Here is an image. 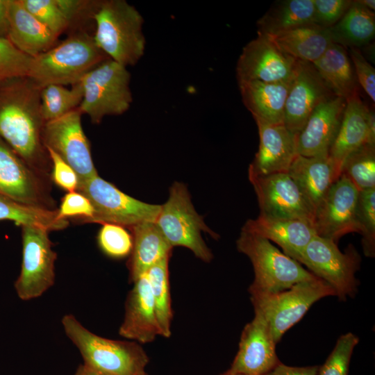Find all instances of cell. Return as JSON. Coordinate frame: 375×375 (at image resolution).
<instances>
[{
  "label": "cell",
  "instance_id": "28",
  "mask_svg": "<svg viewBox=\"0 0 375 375\" xmlns=\"http://www.w3.org/2000/svg\"><path fill=\"white\" fill-rule=\"evenodd\" d=\"M265 35L286 54L311 63L320 58L333 43L329 28L316 24Z\"/></svg>",
  "mask_w": 375,
  "mask_h": 375
},
{
  "label": "cell",
  "instance_id": "24",
  "mask_svg": "<svg viewBox=\"0 0 375 375\" xmlns=\"http://www.w3.org/2000/svg\"><path fill=\"white\" fill-rule=\"evenodd\" d=\"M7 38L22 52L33 58L56 44L58 37L21 3L9 1V28Z\"/></svg>",
  "mask_w": 375,
  "mask_h": 375
},
{
  "label": "cell",
  "instance_id": "49",
  "mask_svg": "<svg viewBox=\"0 0 375 375\" xmlns=\"http://www.w3.org/2000/svg\"><path fill=\"white\" fill-rule=\"evenodd\" d=\"M74 375H108V374L95 371L85 366L84 364H81L77 367Z\"/></svg>",
  "mask_w": 375,
  "mask_h": 375
},
{
  "label": "cell",
  "instance_id": "20",
  "mask_svg": "<svg viewBox=\"0 0 375 375\" xmlns=\"http://www.w3.org/2000/svg\"><path fill=\"white\" fill-rule=\"evenodd\" d=\"M346 99L332 97L319 103L311 112L297 135V153L306 157L328 154L338 133Z\"/></svg>",
  "mask_w": 375,
  "mask_h": 375
},
{
  "label": "cell",
  "instance_id": "45",
  "mask_svg": "<svg viewBox=\"0 0 375 375\" xmlns=\"http://www.w3.org/2000/svg\"><path fill=\"white\" fill-rule=\"evenodd\" d=\"M69 24L85 12H92L99 1L85 0H55Z\"/></svg>",
  "mask_w": 375,
  "mask_h": 375
},
{
  "label": "cell",
  "instance_id": "37",
  "mask_svg": "<svg viewBox=\"0 0 375 375\" xmlns=\"http://www.w3.org/2000/svg\"><path fill=\"white\" fill-rule=\"evenodd\" d=\"M100 249L112 258H123L131 254L133 248L132 235L124 226L103 224L97 235Z\"/></svg>",
  "mask_w": 375,
  "mask_h": 375
},
{
  "label": "cell",
  "instance_id": "29",
  "mask_svg": "<svg viewBox=\"0 0 375 375\" xmlns=\"http://www.w3.org/2000/svg\"><path fill=\"white\" fill-rule=\"evenodd\" d=\"M312 64L335 96L347 99L357 90L352 62L343 46L333 43Z\"/></svg>",
  "mask_w": 375,
  "mask_h": 375
},
{
  "label": "cell",
  "instance_id": "9",
  "mask_svg": "<svg viewBox=\"0 0 375 375\" xmlns=\"http://www.w3.org/2000/svg\"><path fill=\"white\" fill-rule=\"evenodd\" d=\"M298 262L327 283L340 299L356 294L358 285L356 273L361 259L352 244L342 252L337 243L316 235L303 249Z\"/></svg>",
  "mask_w": 375,
  "mask_h": 375
},
{
  "label": "cell",
  "instance_id": "47",
  "mask_svg": "<svg viewBox=\"0 0 375 375\" xmlns=\"http://www.w3.org/2000/svg\"><path fill=\"white\" fill-rule=\"evenodd\" d=\"M9 1L0 0V38H7L9 28Z\"/></svg>",
  "mask_w": 375,
  "mask_h": 375
},
{
  "label": "cell",
  "instance_id": "11",
  "mask_svg": "<svg viewBox=\"0 0 375 375\" xmlns=\"http://www.w3.org/2000/svg\"><path fill=\"white\" fill-rule=\"evenodd\" d=\"M22 227V262L15 283L19 298L24 301L42 296L55 282L57 254L47 230L35 226Z\"/></svg>",
  "mask_w": 375,
  "mask_h": 375
},
{
  "label": "cell",
  "instance_id": "4",
  "mask_svg": "<svg viewBox=\"0 0 375 375\" xmlns=\"http://www.w3.org/2000/svg\"><path fill=\"white\" fill-rule=\"evenodd\" d=\"M108 59L92 36L79 33L32 58L27 77L40 88L51 84L72 85Z\"/></svg>",
  "mask_w": 375,
  "mask_h": 375
},
{
  "label": "cell",
  "instance_id": "31",
  "mask_svg": "<svg viewBox=\"0 0 375 375\" xmlns=\"http://www.w3.org/2000/svg\"><path fill=\"white\" fill-rule=\"evenodd\" d=\"M329 30L333 43L345 48L365 46L374 38V12L352 1L344 16Z\"/></svg>",
  "mask_w": 375,
  "mask_h": 375
},
{
  "label": "cell",
  "instance_id": "8",
  "mask_svg": "<svg viewBox=\"0 0 375 375\" xmlns=\"http://www.w3.org/2000/svg\"><path fill=\"white\" fill-rule=\"evenodd\" d=\"M156 224L172 247L188 248L204 262L212 260V253L203 241L201 232L210 234L215 239L219 235L196 212L184 183L176 181L170 187L169 198L161 205Z\"/></svg>",
  "mask_w": 375,
  "mask_h": 375
},
{
  "label": "cell",
  "instance_id": "2",
  "mask_svg": "<svg viewBox=\"0 0 375 375\" xmlns=\"http://www.w3.org/2000/svg\"><path fill=\"white\" fill-rule=\"evenodd\" d=\"M96 45L111 60L127 67L135 65L145 49L144 19L125 0L99 1L92 14Z\"/></svg>",
  "mask_w": 375,
  "mask_h": 375
},
{
  "label": "cell",
  "instance_id": "43",
  "mask_svg": "<svg viewBox=\"0 0 375 375\" xmlns=\"http://www.w3.org/2000/svg\"><path fill=\"white\" fill-rule=\"evenodd\" d=\"M349 57L354 66V72L357 81L371 99L375 101V69L365 58L360 49L350 47Z\"/></svg>",
  "mask_w": 375,
  "mask_h": 375
},
{
  "label": "cell",
  "instance_id": "23",
  "mask_svg": "<svg viewBox=\"0 0 375 375\" xmlns=\"http://www.w3.org/2000/svg\"><path fill=\"white\" fill-rule=\"evenodd\" d=\"M288 174L315 210L340 172L328 154L312 157L297 155Z\"/></svg>",
  "mask_w": 375,
  "mask_h": 375
},
{
  "label": "cell",
  "instance_id": "6",
  "mask_svg": "<svg viewBox=\"0 0 375 375\" xmlns=\"http://www.w3.org/2000/svg\"><path fill=\"white\" fill-rule=\"evenodd\" d=\"M127 67L108 59L81 80L83 97L78 109L99 124L108 115L125 112L133 101Z\"/></svg>",
  "mask_w": 375,
  "mask_h": 375
},
{
  "label": "cell",
  "instance_id": "10",
  "mask_svg": "<svg viewBox=\"0 0 375 375\" xmlns=\"http://www.w3.org/2000/svg\"><path fill=\"white\" fill-rule=\"evenodd\" d=\"M77 191L90 201L94 215L89 222L115 224L128 228L156 222L161 205L147 203L119 190L99 175L79 183Z\"/></svg>",
  "mask_w": 375,
  "mask_h": 375
},
{
  "label": "cell",
  "instance_id": "18",
  "mask_svg": "<svg viewBox=\"0 0 375 375\" xmlns=\"http://www.w3.org/2000/svg\"><path fill=\"white\" fill-rule=\"evenodd\" d=\"M276 342L265 319L255 312L244 328L238 351L227 372L243 375H265L280 362Z\"/></svg>",
  "mask_w": 375,
  "mask_h": 375
},
{
  "label": "cell",
  "instance_id": "25",
  "mask_svg": "<svg viewBox=\"0 0 375 375\" xmlns=\"http://www.w3.org/2000/svg\"><path fill=\"white\" fill-rule=\"evenodd\" d=\"M292 81L266 83L253 80L238 82V86L243 103L253 118L281 124H284L285 101Z\"/></svg>",
  "mask_w": 375,
  "mask_h": 375
},
{
  "label": "cell",
  "instance_id": "19",
  "mask_svg": "<svg viewBox=\"0 0 375 375\" xmlns=\"http://www.w3.org/2000/svg\"><path fill=\"white\" fill-rule=\"evenodd\" d=\"M254 119L258 130L259 147L248 171L259 175L288 173L298 155L297 135L290 131L284 124H272L259 118Z\"/></svg>",
  "mask_w": 375,
  "mask_h": 375
},
{
  "label": "cell",
  "instance_id": "30",
  "mask_svg": "<svg viewBox=\"0 0 375 375\" xmlns=\"http://www.w3.org/2000/svg\"><path fill=\"white\" fill-rule=\"evenodd\" d=\"M315 24L312 0H284L275 3L257 22L258 32L274 35Z\"/></svg>",
  "mask_w": 375,
  "mask_h": 375
},
{
  "label": "cell",
  "instance_id": "16",
  "mask_svg": "<svg viewBox=\"0 0 375 375\" xmlns=\"http://www.w3.org/2000/svg\"><path fill=\"white\" fill-rule=\"evenodd\" d=\"M42 177L0 138V195L25 204L52 209Z\"/></svg>",
  "mask_w": 375,
  "mask_h": 375
},
{
  "label": "cell",
  "instance_id": "41",
  "mask_svg": "<svg viewBox=\"0 0 375 375\" xmlns=\"http://www.w3.org/2000/svg\"><path fill=\"white\" fill-rule=\"evenodd\" d=\"M58 216L62 219L78 217L89 222L94 215V208L87 197L78 191L67 192L62 199Z\"/></svg>",
  "mask_w": 375,
  "mask_h": 375
},
{
  "label": "cell",
  "instance_id": "27",
  "mask_svg": "<svg viewBox=\"0 0 375 375\" xmlns=\"http://www.w3.org/2000/svg\"><path fill=\"white\" fill-rule=\"evenodd\" d=\"M129 229L133 248L127 266L130 281L133 283L155 264L170 257L173 247L156 222H142Z\"/></svg>",
  "mask_w": 375,
  "mask_h": 375
},
{
  "label": "cell",
  "instance_id": "33",
  "mask_svg": "<svg viewBox=\"0 0 375 375\" xmlns=\"http://www.w3.org/2000/svg\"><path fill=\"white\" fill-rule=\"evenodd\" d=\"M166 258L152 266L146 275L154 302L160 335L169 338L173 317L169 282V260Z\"/></svg>",
  "mask_w": 375,
  "mask_h": 375
},
{
  "label": "cell",
  "instance_id": "22",
  "mask_svg": "<svg viewBox=\"0 0 375 375\" xmlns=\"http://www.w3.org/2000/svg\"><path fill=\"white\" fill-rule=\"evenodd\" d=\"M242 230L275 242L285 255L297 261L303 249L317 235L314 227L306 222L278 219L260 214L256 219H248Z\"/></svg>",
  "mask_w": 375,
  "mask_h": 375
},
{
  "label": "cell",
  "instance_id": "26",
  "mask_svg": "<svg viewBox=\"0 0 375 375\" xmlns=\"http://www.w3.org/2000/svg\"><path fill=\"white\" fill-rule=\"evenodd\" d=\"M366 112L367 104L361 100L357 90L346 99L338 133L328 151V156L340 174L345 158L354 150L368 144Z\"/></svg>",
  "mask_w": 375,
  "mask_h": 375
},
{
  "label": "cell",
  "instance_id": "36",
  "mask_svg": "<svg viewBox=\"0 0 375 375\" xmlns=\"http://www.w3.org/2000/svg\"><path fill=\"white\" fill-rule=\"evenodd\" d=\"M358 233L362 235L364 254H375V188L359 191L357 202Z\"/></svg>",
  "mask_w": 375,
  "mask_h": 375
},
{
  "label": "cell",
  "instance_id": "40",
  "mask_svg": "<svg viewBox=\"0 0 375 375\" xmlns=\"http://www.w3.org/2000/svg\"><path fill=\"white\" fill-rule=\"evenodd\" d=\"M22 6L56 36L62 33L69 23L55 0H19Z\"/></svg>",
  "mask_w": 375,
  "mask_h": 375
},
{
  "label": "cell",
  "instance_id": "50",
  "mask_svg": "<svg viewBox=\"0 0 375 375\" xmlns=\"http://www.w3.org/2000/svg\"><path fill=\"white\" fill-rule=\"evenodd\" d=\"M356 1L364 6L365 8L374 11L375 10V1L374 0H356Z\"/></svg>",
  "mask_w": 375,
  "mask_h": 375
},
{
  "label": "cell",
  "instance_id": "42",
  "mask_svg": "<svg viewBox=\"0 0 375 375\" xmlns=\"http://www.w3.org/2000/svg\"><path fill=\"white\" fill-rule=\"evenodd\" d=\"M315 24L325 28L334 26L346 13L351 0H312Z\"/></svg>",
  "mask_w": 375,
  "mask_h": 375
},
{
  "label": "cell",
  "instance_id": "12",
  "mask_svg": "<svg viewBox=\"0 0 375 375\" xmlns=\"http://www.w3.org/2000/svg\"><path fill=\"white\" fill-rule=\"evenodd\" d=\"M81 115L76 108L58 119L45 122L42 131L44 147L53 150L73 168L79 183L98 175L90 142L83 129Z\"/></svg>",
  "mask_w": 375,
  "mask_h": 375
},
{
  "label": "cell",
  "instance_id": "44",
  "mask_svg": "<svg viewBox=\"0 0 375 375\" xmlns=\"http://www.w3.org/2000/svg\"><path fill=\"white\" fill-rule=\"evenodd\" d=\"M52 165V181L67 192L77 191L79 180L76 172L53 150L45 148Z\"/></svg>",
  "mask_w": 375,
  "mask_h": 375
},
{
  "label": "cell",
  "instance_id": "5",
  "mask_svg": "<svg viewBox=\"0 0 375 375\" xmlns=\"http://www.w3.org/2000/svg\"><path fill=\"white\" fill-rule=\"evenodd\" d=\"M236 244L238 250L249 258L253 267L254 280L249 288L250 294L276 293L317 278L298 261L260 236L241 230Z\"/></svg>",
  "mask_w": 375,
  "mask_h": 375
},
{
  "label": "cell",
  "instance_id": "48",
  "mask_svg": "<svg viewBox=\"0 0 375 375\" xmlns=\"http://www.w3.org/2000/svg\"><path fill=\"white\" fill-rule=\"evenodd\" d=\"M367 122L368 127V144L375 145V115L374 110L367 105Z\"/></svg>",
  "mask_w": 375,
  "mask_h": 375
},
{
  "label": "cell",
  "instance_id": "32",
  "mask_svg": "<svg viewBox=\"0 0 375 375\" xmlns=\"http://www.w3.org/2000/svg\"><path fill=\"white\" fill-rule=\"evenodd\" d=\"M10 220L22 226L44 228L48 231L67 227V219L60 218L56 210L20 203L0 195V221Z\"/></svg>",
  "mask_w": 375,
  "mask_h": 375
},
{
  "label": "cell",
  "instance_id": "15",
  "mask_svg": "<svg viewBox=\"0 0 375 375\" xmlns=\"http://www.w3.org/2000/svg\"><path fill=\"white\" fill-rule=\"evenodd\" d=\"M358 193L353 183L340 175L315 210L313 227L317 235L337 243L344 235L358 233Z\"/></svg>",
  "mask_w": 375,
  "mask_h": 375
},
{
  "label": "cell",
  "instance_id": "3",
  "mask_svg": "<svg viewBox=\"0 0 375 375\" xmlns=\"http://www.w3.org/2000/svg\"><path fill=\"white\" fill-rule=\"evenodd\" d=\"M65 335L80 352L85 366L108 375H144L149 358L136 342L110 340L89 331L75 316L62 317Z\"/></svg>",
  "mask_w": 375,
  "mask_h": 375
},
{
  "label": "cell",
  "instance_id": "17",
  "mask_svg": "<svg viewBox=\"0 0 375 375\" xmlns=\"http://www.w3.org/2000/svg\"><path fill=\"white\" fill-rule=\"evenodd\" d=\"M334 96L311 62L297 60L295 74L285 101L284 125L297 135L312 110Z\"/></svg>",
  "mask_w": 375,
  "mask_h": 375
},
{
  "label": "cell",
  "instance_id": "21",
  "mask_svg": "<svg viewBox=\"0 0 375 375\" xmlns=\"http://www.w3.org/2000/svg\"><path fill=\"white\" fill-rule=\"evenodd\" d=\"M125 303V313L119 334L138 343L153 342L160 331L146 273L133 283Z\"/></svg>",
  "mask_w": 375,
  "mask_h": 375
},
{
  "label": "cell",
  "instance_id": "34",
  "mask_svg": "<svg viewBox=\"0 0 375 375\" xmlns=\"http://www.w3.org/2000/svg\"><path fill=\"white\" fill-rule=\"evenodd\" d=\"M83 97L81 82L67 89L61 85H47L40 90V111L44 122L58 119L78 108Z\"/></svg>",
  "mask_w": 375,
  "mask_h": 375
},
{
  "label": "cell",
  "instance_id": "1",
  "mask_svg": "<svg viewBox=\"0 0 375 375\" xmlns=\"http://www.w3.org/2000/svg\"><path fill=\"white\" fill-rule=\"evenodd\" d=\"M40 90L28 77L0 83V138L44 176L51 161L42 140Z\"/></svg>",
  "mask_w": 375,
  "mask_h": 375
},
{
  "label": "cell",
  "instance_id": "39",
  "mask_svg": "<svg viewBox=\"0 0 375 375\" xmlns=\"http://www.w3.org/2000/svg\"><path fill=\"white\" fill-rule=\"evenodd\" d=\"M359 338L352 333L341 335L317 375H348L351 357Z\"/></svg>",
  "mask_w": 375,
  "mask_h": 375
},
{
  "label": "cell",
  "instance_id": "7",
  "mask_svg": "<svg viewBox=\"0 0 375 375\" xmlns=\"http://www.w3.org/2000/svg\"><path fill=\"white\" fill-rule=\"evenodd\" d=\"M250 295L254 312L265 319L277 344L315 302L335 293L327 283L317 277L298 283L279 292L251 293Z\"/></svg>",
  "mask_w": 375,
  "mask_h": 375
},
{
  "label": "cell",
  "instance_id": "38",
  "mask_svg": "<svg viewBox=\"0 0 375 375\" xmlns=\"http://www.w3.org/2000/svg\"><path fill=\"white\" fill-rule=\"evenodd\" d=\"M32 57L15 47L7 38H0V83L27 77Z\"/></svg>",
  "mask_w": 375,
  "mask_h": 375
},
{
  "label": "cell",
  "instance_id": "13",
  "mask_svg": "<svg viewBox=\"0 0 375 375\" xmlns=\"http://www.w3.org/2000/svg\"><path fill=\"white\" fill-rule=\"evenodd\" d=\"M248 177L256 194L260 215L301 220L313 226L314 210L288 173L259 175L248 171Z\"/></svg>",
  "mask_w": 375,
  "mask_h": 375
},
{
  "label": "cell",
  "instance_id": "35",
  "mask_svg": "<svg viewBox=\"0 0 375 375\" xmlns=\"http://www.w3.org/2000/svg\"><path fill=\"white\" fill-rule=\"evenodd\" d=\"M341 175L358 191L375 188V145L365 144L350 153L342 162Z\"/></svg>",
  "mask_w": 375,
  "mask_h": 375
},
{
  "label": "cell",
  "instance_id": "14",
  "mask_svg": "<svg viewBox=\"0 0 375 375\" xmlns=\"http://www.w3.org/2000/svg\"><path fill=\"white\" fill-rule=\"evenodd\" d=\"M257 33L256 38L243 47L238 60V82L292 81L295 74L297 60L282 51L267 35Z\"/></svg>",
  "mask_w": 375,
  "mask_h": 375
},
{
  "label": "cell",
  "instance_id": "52",
  "mask_svg": "<svg viewBox=\"0 0 375 375\" xmlns=\"http://www.w3.org/2000/svg\"><path fill=\"white\" fill-rule=\"evenodd\" d=\"M145 375H147V374Z\"/></svg>",
  "mask_w": 375,
  "mask_h": 375
},
{
  "label": "cell",
  "instance_id": "51",
  "mask_svg": "<svg viewBox=\"0 0 375 375\" xmlns=\"http://www.w3.org/2000/svg\"><path fill=\"white\" fill-rule=\"evenodd\" d=\"M221 375H243V374H232V373H230V372L226 371V372H225L224 374H222Z\"/></svg>",
  "mask_w": 375,
  "mask_h": 375
},
{
  "label": "cell",
  "instance_id": "46",
  "mask_svg": "<svg viewBox=\"0 0 375 375\" xmlns=\"http://www.w3.org/2000/svg\"><path fill=\"white\" fill-rule=\"evenodd\" d=\"M319 366L291 367L279 362L265 375H317Z\"/></svg>",
  "mask_w": 375,
  "mask_h": 375
}]
</instances>
